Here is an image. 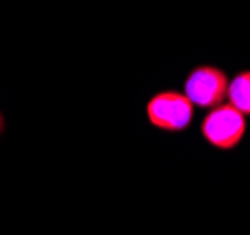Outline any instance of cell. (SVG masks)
Instances as JSON below:
<instances>
[{
    "label": "cell",
    "instance_id": "obj_1",
    "mask_svg": "<svg viewBox=\"0 0 250 235\" xmlns=\"http://www.w3.org/2000/svg\"><path fill=\"white\" fill-rule=\"evenodd\" d=\"M247 134V117L229 104L213 107L201 121V136L214 149L231 150Z\"/></svg>",
    "mask_w": 250,
    "mask_h": 235
},
{
    "label": "cell",
    "instance_id": "obj_2",
    "mask_svg": "<svg viewBox=\"0 0 250 235\" xmlns=\"http://www.w3.org/2000/svg\"><path fill=\"white\" fill-rule=\"evenodd\" d=\"M147 119L158 130L183 132L194 119V106L183 92L175 90L156 92L147 102Z\"/></svg>",
    "mask_w": 250,
    "mask_h": 235
},
{
    "label": "cell",
    "instance_id": "obj_3",
    "mask_svg": "<svg viewBox=\"0 0 250 235\" xmlns=\"http://www.w3.org/2000/svg\"><path fill=\"white\" fill-rule=\"evenodd\" d=\"M228 85L229 79L224 70L203 64L194 68L185 79V96H187L194 107L213 109L216 106L224 104L228 98Z\"/></svg>",
    "mask_w": 250,
    "mask_h": 235
},
{
    "label": "cell",
    "instance_id": "obj_4",
    "mask_svg": "<svg viewBox=\"0 0 250 235\" xmlns=\"http://www.w3.org/2000/svg\"><path fill=\"white\" fill-rule=\"evenodd\" d=\"M228 104L250 117V70H241L228 85Z\"/></svg>",
    "mask_w": 250,
    "mask_h": 235
},
{
    "label": "cell",
    "instance_id": "obj_5",
    "mask_svg": "<svg viewBox=\"0 0 250 235\" xmlns=\"http://www.w3.org/2000/svg\"><path fill=\"white\" fill-rule=\"evenodd\" d=\"M2 130H4V119H2V113H0V134H2Z\"/></svg>",
    "mask_w": 250,
    "mask_h": 235
}]
</instances>
